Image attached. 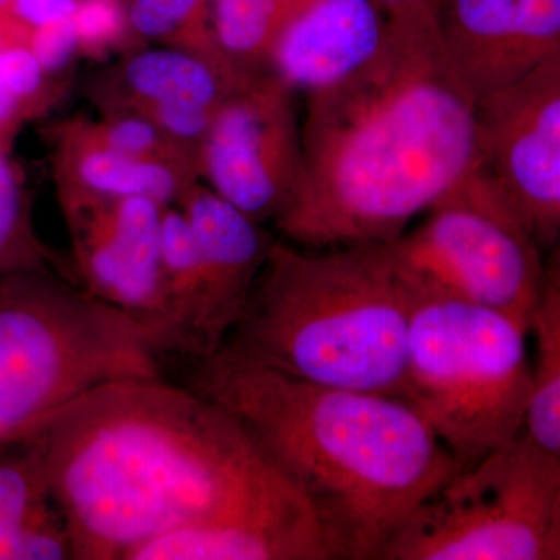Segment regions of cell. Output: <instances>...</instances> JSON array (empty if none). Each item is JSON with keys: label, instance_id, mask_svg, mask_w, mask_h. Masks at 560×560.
Masks as SVG:
<instances>
[{"label": "cell", "instance_id": "cell-1", "mask_svg": "<svg viewBox=\"0 0 560 560\" xmlns=\"http://www.w3.org/2000/svg\"><path fill=\"white\" fill-rule=\"evenodd\" d=\"M24 441L72 559L127 560L173 530L302 497L230 411L162 375L98 386Z\"/></svg>", "mask_w": 560, "mask_h": 560}, {"label": "cell", "instance_id": "cell-2", "mask_svg": "<svg viewBox=\"0 0 560 560\" xmlns=\"http://www.w3.org/2000/svg\"><path fill=\"white\" fill-rule=\"evenodd\" d=\"M302 98L304 172L275 221L300 248L394 241L480 160L474 97L434 28L390 25L374 61Z\"/></svg>", "mask_w": 560, "mask_h": 560}, {"label": "cell", "instance_id": "cell-3", "mask_svg": "<svg viewBox=\"0 0 560 560\" xmlns=\"http://www.w3.org/2000/svg\"><path fill=\"white\" fill-rule=\"evenodd\" d=\"M186 386L230 411L300 490L329 560H382L411 512L459 471L397 397L313 385L224 349L190 360Z\"/></svg>", "mask_w": 560, "mask_h": 560}, {"label": "cell", "instance_id": "cell-4", "mask_svg": "<svg viewBox=\"0 0 560 560\" xmlns=\"http://www.w3.org/2000/svg\"><path fill=\"white\" fill-rule=\"evenodd\" d=\"M412 308L382 243L278 238L221 349L313 385L405 400Z\"/></svg>", "mask_w": 560, "mask_h": 560}, {"label": "cell", "instance_id": "cell-5", "mask_svg": "<svg viewBox=\"0 0 560 560\" xmlns=\"http://www.w3.org/2000/svg\"><path fill=\"white\" fill-rule=\"evenodd\" d=\"M161 357L124 313L55 272L0 279V448L84 394L161 377Z\"/></svg>", "mask_w": 560, "mask_h": 560}, {"label": "cell", "instance_id": "cell-6", "mask_svg": "<svg viewBox=\"0 0 560 560\" xmlns=\"http://www.w3.org/2000/svg\"><path fill=\"white\" fill-rule=\"evenodd\" d=\"M526 335L522 324L492 308L415 294L405 401L459 470L523 430L533 388Z\"/></svg>", "mask_w": 560, "mask_h": 560}, {"label": "cell", "instance_id": "cell-7", "mask_svg": "<svg viewBox=\"0 0 560 560\" xmlns=\"http://www.w3.org/2000/svg\"><path fill=\"white\" fill-rule=\"evenodd\" d=\"M425 213L382 243L408 289L492 308L529 331L547 280L544 249L481 160Z\"/></svg>", "mask_w": 560, "mask_h": 560}, {"label": "cell", "instance_id": "cell-8", "mask_svg": "<svg viewBox=\"0 0 560 560\" xmlns=\"http://www.w3.org/2000/svg\"><path fill=\"white\" fill-rule=\"evenodd\" d=\"M560 559V456L525 431L411 512L382 560Z\"/></svg>", "mask_w": 560, "mask_h": 560}, {"label": "cell", "instance_id": "cell-9", "mask_svg": "<svg viewBox=\"0 0 560 560\" xmlns=\"http://www.w3.org/2000/svg\"><path fill=\"white\" fill-rule=\"evenodd\" d=\"M298 97L270 70L245 77L220 103L198 153L206 186L260 224L275 223L300 190Z\"/></svg>", "mask_w": 560, "mask_h": 560}, {"label": "cell", "instance_id": "cell-10", "mask_svg": "<svg viewBox=\"0 0 560 560\" xmlns=\"http://www.w3.org/2000/svg\"><path fill=\"white\" fill-rule=\"evenodd\" d=\"M81 289L124 313L161 357L179 340L161 253L164 206L150 198H97L58 191Z\"/></svg>", "mask_w": 560, "mask_h": 560}, {"label": "cell", "instance_id": "cell-11", "mask_svg": "<svg viewBox=\"0 0 560 560\" xmlns=\"http://www.w3.org/2000/svg\"><path fill=\"white\" fill-rule=\"evenodd\" d=\"M482 164L541 249L560 237V54L475 102Z\"/></svg>", "mask_w": 560, "mask_h": 560}, {"label": "cell", "instance_id": "cell-12", "mask_svg": "<svg viewBox=\"0 0 560 560\" xmlns=\"http://www.w3.org/2000/svg\"><path fill=\"white\" fill-rule=\"evenodd\" d=\"M442 58L474 101L560 54V0H438Z\"/></svg>", "mask_w": 560, "mask_h": 560}, {"label": "cell", "instance_id": "cell-13", "mask_svg": "<svg viewBox=\"0 0 560 560\" xmlns=\"http://www.w3.org/2000/svg\"><path fill=\"white\" fill-rule=\"evenodd\" d=\"M176 206L186 215L201 261L205 301L198 359H205L223 348L237 326L278 238L200 179L186 187Z\"/></svg>", "mask_w": 560, "mask_h": 560}, {"label": "cell", "instance_id": "cell-14", "mask_svg": "<svg viewBox=\"0 0 560 560\" xmlns=\"http://www.w3.org/2000/svg\"><path fill=\"white\" fill-rule=\"evenodd\" d=\"M389 38L388 18L374 0H307L279 33L268 70L305 95L359 72Z\"/></svg>", "mask_w": 560, "mask_h": 560}, {"label": "cell", "instance_id": "cell-15", "mask_svg": "<svg viewBox=\"0 0 560 560\" xmlns=\"http://www.w3.org/2000/svg\"><path fill=\"white\" fill-rule=\"evenodd\" d=\"M127 560H329L302 497L164 534Z\"/></svg>", "mask_w": 560, "mask_h": 560}, {"label": "cell", "instance_id": "cell-16", "mask_svg": "<svg viewBox=\"0 0 560 560\" xmlns=\"http://www.w3.org/2000/svg\"><path fill=\"white\" fill-rule=\"evenodd\" d=\"M55 147L58 191L97 198L142 197L176 205L198 173L178 162L142 160L108 149L92 138L83 121L62 125Z\"/></svg>", "mask_w": 560, "mask_h": 560}, {"label": "cell", "instance_id": "cell-17", "mask_svg": "<svg viewBox=\"0 0 560 560\" xmlns=\"http://www.w3.org/2000/svg\"><path fill=\"white\" fill-rule=\"evenodd\" d=\"M72 559L65 515L32 442L0 448V560Z\"/></svg>", "mask_w": 560, "mask_h": 560}, {"label": "cell", "instance_id": "cell-18", "mask_svg": "<svg viewBox=\"0 0 560 560\" xmlns=\"http://www.w3.org/2000/svg\"><path fill=\"white\" fill-rule=\"evenodd\" d=\"M117 77L121 98L109 103V110L132 109L151 103H190L217 109L248 75L234 72L210 55L162 46L128 55Z\"/></svg>", "mask_w": 560, "mask_h": 560}, {"label": "cell", "instance_id": "cell-19", "mask_svg": "<svg viewBox=\"0 0 560 560\" xmlns=\"http://www.w3.org/2000/svg\"><path fill=\"white\" fill-rule=\"evenodd\" d=\"M529 331L536 337L533 388L523 431L540 451L560 456V270L559 249L547 264V280Z\"/></svg>", "mask_w": 560, "mask_h": 560}, {"label": "cell", "instance_id": "cell-20", "mask_svg": "<svg viewBox=\"0 0 560 560\" xmlns=\"http://www.w3.org/2000/svg\"><path fill=\"white\" fill-rule=\"evenodd\" d=\"M307 0H212L210 28L221 60L241 75L268 70L279 33Z\"/></svg>", "mask_w": 560, "mask_h": 560}, {"label": "cell", "instance_id": "cell-21", "mask_svg": "<svg viewBox=\"0 0 560 560\" xmlns=\"http://www.w3.org/2000/svg\"><path fill=\"white\" fill-rule=\"evenodd\" d=\"M161 253L173 323L179 340V357H200V330L205 280L200 256L189 223L176 205L164 206L161 220Z\"/></svg>", "mask_w": 560, "mask_h": 560}, {"label": "cell", "instance_id": "cell-22", "mask_svg": "<svg viewBox=\"0 0 560 560\" xmlns=\"http://www.w3.org/2000/svg\"><path fill=\"white\" fill-rule=\"evenodd\" d=\"M10 151L0 142V279L27 271L62 276L60 265L33 226L27 189Z\"/></svg>", "mask_w": 560, "mask_h": 560}, {"label": "cell", "instance_id": "cell-23", "mask_svg": "<svg viewBox=\"0 0 560 560\" xmlns=\"http://www.w3.org/2000/svg\"><path fill=\"white\" fill-rule=\"evenodd\" d=\"M210 3L212 0H130L128 24L131 35L221 60L210 28Z\"/></svg>", "mask_w": 560, "mask_h": 560}, {"label": "cell", "instance_id": "cell-24", "mask_svg": "<svg viewBox=\"0 0 560 560\" xmlns=\"http://www.w3.org/2000/svg\"><path fill=\"white\" fill-rule=\"evenodd\" d=\"M81 121L92 138L117 153L142 160L178 162L198 173V158L168 138L143 114L127 109L109 110L101 120Z\"/></svg>", "mask_w": 560, "mask_h": 560}, {"label": "cell", "instance_id": "cell-25", "mask_svg": "<svg viewBox=\"0 0 560 560\" xmlns=\"http://www.w3.org/2000/svg\"><path fill=\"white\" fill-rule=\"evenodd\" d=\"M80 54L103 57L131 35L128 3L124 0H79L73 13Z\"/></svg>", "mask_w": 560, "mask_h": 560}, {"label": "cell", "instance_id": "cell-26", "mask_svg": "<svg viewBox=\"0 0 560 560\" xmlns=\"http://www.w3.org/2000/svg\"><path fill=\"white\" fill-rule=\"evenodd\" d=\"M49 80L27 43L0 49V84L21 103L28 117L46 102Z\"/></svg>", "mask_w": 560, "mask_h": 560}, {"label": "cell", "instance_id": "cell-27", "mask_svg": "<svg viewBox=\"0 0 560 560\" xmlns=\"http://www.w3.org/2000/svg\"><path fill=\"white\" fill-rule=\"evenodd\" d=\"M127 110L149 117L168 138L198 158L217 109L190 103H151Z\"/></svg>", "mask_w": 560, "mask_h": 560}, {"label": "cell", "instance_id": "cell-28", "mask_svg": "<svg viewBox=\"0 0 560 560\" xmlns=\"http://www.w3.org/2000/svg\"><path fill=\"white\" fill-rule=\"evenodd\" d=\"M27 44L50 79L61 75L80 54L73 16L33 28Z\"/></svg>", "mask_w": 560, "mask_h": 560}, {"label": "cell", "instance_id": "cell-29", "mask_svg": "<svg viewBox=\"0 0 560 560\" xmlns=\"http://www.w3.org/2000/svg\"><path fill=\"white\" fill-rule=\"evenodd\" d=\"M394 27L434 28L438 0H374Z\"/></svg>", "mask_w": 560, "mask_h": 560}, {"label": "cell", "instance_id": "cell-30", "mask_svg": "<svg viewBox=\"0 0 560 560\" xmlns=\"http://www.w3.org/2000/svg\"><path fill=\"white\" fill-rule=\"evenodd\" d=\"M77 2L79 0H13L10 13L33 31L40 25L73 16Z\"/></svg>", "mask_w": 560, "mask_h": 560}, {"label": "cell", "instance_id": "cell-31", "mask_svg": "<svg viewBox=\"0 0 560 560\" xmlns=\"http://www.w3.org/2000/svg\"><path fill=\"white\" fill-rule=\"evenodd\" d=\"M27 117L21 103L0 84V142L11 149L14 136Z\"/></svg>", "mask_w": 560, "mask_h": 560}, {"label": "cell", "instance_id": "cell-32", "mask_svg": "<svg viewBox=\"0 0 560 560\" xmlns=\"http://www.w3.org/2000/svg\"><path fill=\"white\" fill-rule=\"evenodd\" d=\"M13 0H0V14L10 13Z\"/></svg>", "mask_w": 560, "mask_h": 560}]
</instances>
